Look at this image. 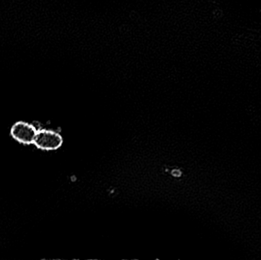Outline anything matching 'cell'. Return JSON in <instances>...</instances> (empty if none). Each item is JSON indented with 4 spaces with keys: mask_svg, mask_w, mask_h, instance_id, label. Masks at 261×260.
Listing matches in <instances>:
<instances>
[{
    "mask_svg": "<svg viewBox=\"0 0 261 260\" xmlns=\"http://www.w3.org/2000/svg\"><path fill=\"white\" fill-rule=\"evenodd\" d=\"M38 130L32 124L18 122L12 125L11 135L16 141L22 145H32L34 143Z\"/></svg>",
    "mask_w": 261,
    "mask_h": 260,
    "instance_id": "cell-2",
    "label": "cell"
},
{
    "mask_svg": "<svg viewBox=\"0 0 261 260\" xmlns=\"http://www.w3.org/2000/svg\"><path fill=\"white\" fill-rule=\"evenodd\" d=\"M62 137L58 133L49 130H38L33 145L44 151H54L62 145Z\"/></svg>",
    "mask_w": 261,
    "mask_h": 260,
    "instance_id": "cell-1",
    "label": "cell"
},
{
    "mask_svg": "<svg viewBox=\"0 0 261 260\" xmlns=\"http://www.w3.org/2000/svg\"><path fill=\"white\" fill-rule=\"evenodd\" d=\"M172 175L175 177H179L181 176V172L178 169H175V170L172 171Z\"/></svg>",
    "mask_w": 261,
    "mask_h": 260,
    "instance_id": "cell-3",
    "label": "cell"
}]
</instances>
